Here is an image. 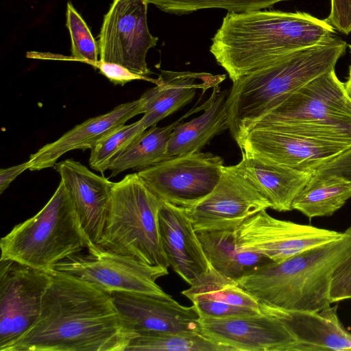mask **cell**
I'll list each match as a JSON object with an SVG mask.
<instances>
[{"instance_id":"20","label":"cell","mask_w":351,"mask_h":351,"mask_svg":"<svg viewBox=\"0 0 351 351\" xmlns=\"http://www.w3.org/2000/svg\"><path fill=\"white\" fill-rule=\"evenodd\" d=\"M141 113H143V103L140 97L121 104L107 113L88 119L31 154L28 160L29 169L39 171L53 167L57 160L69 151L91 149L99 140Z\"/></svg>"},{"instance_id":"25","label":"cell","mask_w":351,"mask_h":351,"mask_svg":"<svg viewBox=\"0 0 351 351\" xmlns=\"http://www.w3.org/2000/svg\"><path fill=\"white\" fill-rule=\"evenodd\" d=\"M197 235L210 265L235 281L271 262L262 254L241 249L236 230L202 231Z\"/></svg>"},{"instance_id":"28","label":"cell","mask_w":351,"mask_h":351,"mask_svg":"<svg viewBox=\"0 0 351 351\" xmlns=\"http://www.w3.org/2000/svg\"><path fill=\"white\" fill-rule=\"evenodd\" d=\"M125 351H230L201 331L152 332L130 339Z\"/></svg>"},{"instance_id":"27","label":"cell","mask_w":351,"mask_h":351,"mask_svg":"<svg viewBox=\"0 0 351 351\" xmlns=\"http://www.w3.org/2000/svg\"><path fill=\"white\" fill-rule=\"evenodd\" d=\"M351 197V182L334 176L313 175L297 195L292 209L309 219L328 217L339 210Z\"/></svg>"},{"instance_id":"29","label":"cell","mask_w":351,"mask_h":351,"mask_svg":"<svg viewBox=\"0 0 351 351\" xmlns=\"http://www.w3.org/2000/svg\"><path fill=\"white\" fill-rule=\"evenodd\" d=\"M146 129L140 119L129 125L124 124L99 140L90 149V167L104 173L110 163Z\"/></svg>"},{"instance_id":"12","label":"cell","mask_w":351,"mask_h":351,"mask_svg":"<svg viewBox=\"0 0 351 351\" xmlns=\"http://www.w3.org/2000/svg\"><path fill=\"white\" fill-rule=\"evenodd\" d=\"M271 208L233 166H224L214 189L195 205L184 209L196 232L236 230L248 218Z\"/></svg>"},{"instance_id":"37","label":"cell","mask_w":351,"mask_h":351,"mask_svg":"<svg viewBox=\"0 0 351 351\" xmlns=\"http://www.w3.org/2000/svg\"><path fill=\"white\" fill-rule=\"evenodd\" d=\"M346 93L351 101V66H349L348 75L346 82H344Z\"/></svg>"},{"instance_id":"18","label":"cell","mask_w":351,"mask_h":351,"mask_svg":"<svg viewBox=\"0 0 351 351\" xmlns=\"http://www.w3.org/2000/svg\"><path fill=\"white\" fill-rule=\"evenodd\" d=\"M158 224L161 245L169 267L192 285L211 265L191 219L183 208L163 202Z\"/></svg>"},{"instance_id":"2","label":"cell","mask_w":351,"mask_h":351,"mask_svg":"<svg viewBox=\"0 0 351 351\" xmlns=\"http://www.w3.org/2000/svg\"><path fill=\"white\" fill-rule=\"evenodd\" d=\"M335 33L326 19L303 12H228L212 38L210 52L233 82Z\"/></svg>"},{"instance_id":"15","label":"cell","mask_w":351,"mask_h":351,"mask_svg":"<svg viewBox=\"0 0 351 351\" xmlns=\"http://www.w3.org/2000/svg\"><path fill=\"white\" fill-rule=\"evenodd\" d=\"M351 147L332 141L307 137L271 127L254 128L245 136L241 151L313 174Z\"/></svg>"},{"instance_id":"1","label":"cell","mask_w":351,"mask_h":351,"mask_svg":"<svg viewBox=\"0 0 351 351\" xmlns=\"http://www.w3.org/2000/svg\"><path fill=\"white\" fill-rule=\"evenodd\" d=\"M130 339L111 293L52 270L37 320L5 351H125Z\"/></svg>"},{"instance_id":"16","label":"cell","mask_w":351,"mask_h":351,"mask_svg":"<svg viewBox=\"0 0 351 351\" xmlns=\"http://www.w3.org/2000/svg\"><path fill=\"white\" fill-rule=\"evenodd\" d=\"M205 336L230 351H295L296 340L278 318L265 313L227 318L200 317Z\"/></svg>"},{"instance_id":"38","label":"cell","mask_w":351,"mask_h":351,"mask_svg":"<svg viewBox=\"0 0 351 351\" xmlns=\"http://www.w3.org/2000/svg\"><path fill=\"white\" fill-rule=\"evenodd\" d=\"M349 48H350V53H351V45H348Z\"/></svg>"},{"instance_id":"5","label":"cell","mask_w":351,"mask_h":351,"mask_svg":"<svg viewBox=\"0 0 351 351\" xmlns=\"http://www.w3.org/2000/svg\"><path fill=\"white\" fill-rule=\"evenodd\" d=\"M92 244L60 180L51 199L36 215L16 225L1 239L0 260H13L49 271L58 263Z\"/></svg>"},{"instance_id":"26","label":"cell","mask_w":351,"mask_h":351,"mask_svg":"<svg viewBox=\"0 0 351 351\" xmlns=\"http://www.w3.org/2000/svg\"><path fill=\"white\" fill-rule=\"evenodd\" d=\"M207 101L199 107L192 108L176 121L165 127L153 125L145 130L127 149L117 156L108 166L111 177L128 169L138 171L164 160L168 155V145L175 127L184 118L194 112L204 110Z\"/></svg>"},{"instance_id":"31","label":"cell","mask_w":351,"mask_h":351,"mask_svg":"<svg viewBox=\"0 0 351 351\" xmlns=\"http://www.w3.org/2000/svg\"><path fill=\"white\" fill-rule=\"evenodd\" d=\"M66 27L71 40V54L69 58L90 65L98 61L99 46L84 20L69 1L66 6Z\"/></svg>"},{"instance_id":"32","label":"cell","mask_w":351,"mask_h":351,"mask_svg":"<svg viewBox=\"0 0 351 351\" xmlns=\"http://www.w3.org/2000/svg\"><path fill=\"white\" fill-rule=\"evenodd\" d=\"M332 303L351 299V254L335 269L329 289Z\"/></svg>"},{"instance_id":"13","label":"cell","mask_w":351,"mask_h":351,"mask_svg":"<svg viewBox=\"0 0 351 351\" xmlns=\"http://www.w3.org/2000/svg\"><path fill=\"white\" fill-rule=\"evenodd\" d=\"M239 247L280 263L315 246L341 237L343 232L278 219L263 210L236 230Z\"/></svg>"},{"instance_id":"19","label":"cell","mask_w":351,"mask_h":351,"mask_svg":"<svg viewBox=\"0 0 351 351\" xmlns=\"http://www.w3.org/2000/svg\"><path fill=\"white\" fill-rule=\"evenodd\" d=\"M259 305L261 313L278 318L291 332L295 351L351 350V333L341 324L336 306L304 311Z\"/></svg>"},{"instance_id":"3","label":"cell","mask_w":351,"mask_h":351,"mask_svg":"<svg viewBox=\"0 0 351 351\" xmlns=\"http://www.w3.org/2000/svg\"><path fill=\"white\" fill-rule=\"evenodd\" d=\"M347 43L335 34L233 81L227 99L230 132L241 148L249 132L292 93L333 69Z\"/></svg>"},{"instance_id":"8","label":"cell","mask_w":351,"mask_h":351,"mask_svg":"<svg viewBox=\"0 0 351 351\" xmlns=\"http://www.w3.org/2000/svg\"><path fill=\"white\" fill-rule=\"evenodd\" d=\"M223 167L220 156L199 151L171 157L137 173L162 202L186 209L214 189Z\"/></svg>"},{"instance_id":"14","label":"cell","mask_w":351,"mask_h":351,"mask_svg":"<svg viewBox=\"0 0 351 351\" xmlns=\"http://www.w3.org/2000/svg\"><path fill=\"white\" fill-rule=\"evenodd\" d=\"M122 326L131 339L152 332L201 331L200 315L167 293L119 291L111 293Z\"/></svg>"},{"instance_id":"35","label":"cell","mask_w":351,"mask_h":351,"mask_svg":"<svg viewBox=\"0 0 351 351\" xmlns=\"http://www.w3.org/2000/svg\"><path fill=\"white\" fill-rule=\"evenodd\" d=\"M313 175L334 176L351 182V147L320 167Z\"/></svg>"},{"instance_id":"6","label":"cell","mask_w":351,"mask_h":351,"mask_svg":"<svg viewBox=\"0 0 351 351\" xmlns=\"http://www.w3.org/2000/svg\"><path fill=\"white\" fill-rule=\"evenodd\" d=\"M162 202L137 173L114 182L103 234L97 243L154 267H169L160 242L158 213Z\"/></svg>"},{"instance_id":"17","label":"cell","mask_w":351,"mask_h":351,"mask_svg":"<svg viewBox=\"0 0 351 351\" xmlns=\"http://www.w3.org/2000/svg\"><path fill=\"white\" fill-rule=\"evenodd\" d=\"M53 168L69 193L84 231L97 244L104 232L114 182L72 158L57 162Z\"/></svg>"},{"instance_id":"33","label":"cell","mask_w":351,"mask_h":351,"mask_svg":"<svg viewBox=\"0 0 351 351\" xmlns=\"http://www.w3.org/2000/svg\"><path fill=\"white\" fill-rule=\"evenodd\" d=\"M90 65L95 69H97L101 74L115 85L123 86L126 83L134 80H145L152 82L156 85L159 82L158 78L153 79L148 76L136 74L117 63L104 62L99 60L91 63Z\"/></svg>"},{"instance_id":"10","label":"cell","mask_w":351,"mask_h":351,"mask_svg":"<svg viewBox=\"0 0 351 351\" xmlns=\"http://www.w3.org/2000/svg\"><path fill=\"white\" fill-rule=\"evenodd\" d=\"M51 272L0 260V351H5L37 320Z\"/></svg>"},{"instance_id":"22","label":"cell","mask_w":351,"mask_h":351,"mask_svg":"<svg viewBox=\"0 0 351 351\" xmlns=\"http://www.w3.org/2000/svg\"><path fill=\"white\" fill-rule=\"evenodd\" d=\"M241 152V161L234 165L236 171L269 201L271 208L278 212L293 210L294 199L313 174Z\"/></svg>"},{"instance_id":"9","label":"cell","mask_w":351,"mask_h":351,"mask_svg":"<svg viewBox=\"0 0 351 351\" xmlns=\"http://www.w3.org/2000/svg\"><path fill=\"white\" fill-rule=\"evenodd\" d=\"M61 261L51 270L72 274L112 293L127 291L154 294L165 292L156 280L168 269L142 263L136 258L108 251L97 244Z\"/></svg>"},{"instance_id":"34","label":"cell","mask_w":351,"mask_h":351,"mask_svg":"<svg viewBox=\"0 0 351 351\" xmlns=\"http://www.w3.org/2000/svg\"><path fill=\"white\" fill-rule=\"evenodd\" d=\"M330 12L326 19L333 27L348 35L351 32V0H330Z\"/></svg>"},{"instance_id":"36","label":"cell","mask_w":351,"mask_h":351,"mask_svg":"<svg viewBox=\"0 0 351 351\" xmlns=\"http://www.w3.org/2000/svg\"><path fill=\"white\" fill-rule=\"evenodd\" d=\"M29 162L26 161L18 165L0 169V193H3L11 182L25 170L29 169Z\"/></svg>"},{"instance_id":"30","label":"cell","mask_w":351,"mask_h":351,"mask_svg":"<svg viewBox=\"0 0 351 351\" xmlns=\"http://www.w3.org/2000/svg\"><path fill=\"white\" fill-rule=\"evenodd\" d=\"M163 12L184 14L207 8H223L228 12H245L272 7L290 0H145Z\"/></svg>"},{"instance_id":"11","label":"cell","mask_w":351,"mask_h":351,"mask_svg":"<svg viewBox=\"0 0 351 351\" xmlns=\"http://www.w3.org/2000/svg\"><path fill=\"white\" fill-rule=\"evenodd\" d=\"M148 4L145 0H113L99 36L101 61L121 64L140 75L152 73L146 56L158 38L148 28Z\"/></svg>"},{"instance_id":"21","label":"cell","mask_w":351,"mask_h":351,"mask_svg":"<svg viewBox=\"0 0 351 351\" xmlns=\"http://www.w3.org/2000/svg\"><path fill=\"white\" fill-rule=\"evenodd\" d=\"M226 75L204 72L161 71L159 82L147 90L141 97L143 103V117L141 119L146 128H150L192 101L198 89L202 93L219 85Z\"/></svg>"},{"instance_id":"24","label":"cell","mask_w":351,"mask_h":351,"mask_svg":"<svg viewBox=\"0 0 351 351\" xmlns=\"http://www.w3.org/2000/svg\"><path fill=\"white\" fill-rule=\"evenodd\" d=\"M228 94L229 90L221 91L219 85L215 86L202 114L175 127L168 145L170 158L199 152L215 135L229 129Z\"/></svg>"},{"instance_id":"4","label":"cell","mask_w":351,"mask_h":351,"mask_svg":"<svg viewBox=\"0 0 351 351\" xmlns=\"http://www.w3.org/2000/svg\"><path fill=\"white\" fill-rule=\"evenodd\" d=\"M351 254V226L341 237L280 263H266L236 280L259 304L318 311L330 306L332 275Z\"/></svg>"},{"instance_id":"7","label":"cell","mask_w":351,"mask_h":351,"mask_svg":"<svg viewBox=\"0 0 351 351\" xmlns=\"http://www.w3.org/2000/svg\"><path fill=\"white\" fill-rule=\"evenodd\" d=\"M262 127L351 145V101L344 83L335 69L322 74L270 110L253 128Z\"/></svg>"},{"instance_id":"23","label":"cell","mask_w":351,"mask_h":351,"mask_svg":"<svg viewBox=\"0 0 351 351\" xmlns=\"http://www.w3.org/2000/svg\"><path fill=\"white\" fill-rule=\"evenodd\" d=\"M182 294L192 302L200 317L227 318L262 313L254 297L212 266Z\"/></svg>"}]
</instances>
